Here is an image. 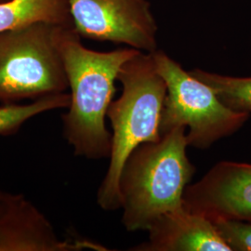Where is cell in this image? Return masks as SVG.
<instances>
[{
	"label": "cell",
	"mask_w": 251,
	"mask_h": 251,
	"mask_svg": "<svg viewBox=\"0 0 251 251\" xmlns=\"http://www.w3.org/2000/svg\"><path fill=\"white\" fill-rule=\"evenodd\" d=\"M56 40L71 90L70 105L62 116L63 137L77 156L109 158L112 134L105 117L117 90L115 83L124 63L141 50H92L81 43L74 27H58Z\"/></svg>",
	"instance_id": "obj_1"
},
{
	"label": "cell",
	"mask_w": 251,
	"mask_h": 251,
	"mask_svg": "<svg viewBox=\"0 0 251 251\" xmlns=\"http://www.w3.org/2000/svg\"><path fill=\"white\" fill-rule=\"evenodd\" d=\"M183 206L209 220L251 223V164L222 161L183 195Z\"/></svg>",
	"instance_id": "obj_8"
},
{
	"label": "cell",
	"mask_w": 251,
	"mask_h": 251,
	"mask_svg": "<svg viewBox=\"0 0 251 251\" xmlns=\"http://www.w3.org/2000/svg\"><path fill=\"white\" fill-rule=\"evenodd\" d=\"M123 90L109 106L113 128L110 163L97 193V203L105 211L121 208L119 179L126 159L135 149L161 138L160 121L167 86L157 72L152 53L139 51L118 74Z\"/></svg>",
	"instance_id": "obj_3"
},
{
	"label": "cell",
	"mask_w": 251,
	"mask_h": 251,
	"mask_svg": "<svg viewBox=\"0 0 251 251\" xmlns=\"http://www.w3.org/2000/svg\"><path fill=\"white\" fill-rule=\"evenodd\" d=\"M109 251L87 239L59 237L50 219L23 194L0 190V251Z\"/></svg>",
	"instance_id": "obj_7"
},
{
	"label": "cell",
	"mask_w": 251,
	"mask_h": 251,
	"mask_svg": "<svg viewBox=\"0 0 251 251\" xmlns=\"http://www.w3.org/2000/svg\"><path fill=\"white\" fill-rule=\"evenodd\" d=\"M0 1H3V0H0Z\"/></svg>",
	"instance_id": "obj_14"
},
{
	"label": "cell",
	"mask_w": 251,
	"mask_h": 251,
	"mask_svg": "<svg viewBox=\"0 0 251 251\" xmlns=\"http://www.w3.org/2000/svg\"><path fill=\"white\" fill-rule=\"evenodd\" d=\"M40 22L74 27L68 0L0 1V34Z\"/></svg>",
	"instance_id": "obj_10"
},
{
	"label": "cell",
	"mask_w": 251,
	"mask_h": 251,
	"mask_svg": "<svg viewBox=\"0 0 251 251\" xmlns=\"http://www.w3.org/2000/svg\"><path fill=\"white\" fill-rule=\"evenodd\" d=\"M190 73L214 90L231 110L251 115V76L236 77L196 68Z\"/></svg>",
	"instance_id": "obj_11"
},
{
	"label": "cell",
	"mask_w": 251,
	"mask_h": 251,
	"mask_svg": "<svg viewBox=\"0 0 251 251\" xmlns=\"http://www.w3.org/2000/svg\"><path fill=\"white\" fill-rule=\"evenodd\" d=\"M70 101V93L63 92L32 100L26 104H3L0 106V135L15 134L32 117L51 110L68 108Z\"/></svg>",
	"instance_id": "obj_12"
},
{
	"label": "cell",
	"mask_w": 251,
	"mask_h": 251,
	"mask_svg": "<svg viewBox=\"0 0 251 251\" xmlns=\"http://www.w3.org/2000/svg\"><path fill=\"white\" fill-rule=\"evenodd\" d=\"M157 72L167 86L160 121V133L188 127V146L208 149L219 140L239 130L249 114L231 110L219 99L214 90L199 80L168 54L152 52Z\"/></svg>",
	"instance_id": "obj_4"
},
{
	"label": "cell",
	"mask_w": 251,
	"mask_h": 251,
	"mask_svg": "<svg viewBox=\"0 0 251 251\" xmlns=\"http://www.w3.org/2000/svg\"><path fill=\"white\" fill-rule=\"evenodd\" d=\"M136 251H231L207 217L182 206L164 213L147 230Z\"/></svg>",
	"instance_id": "obj_9"
},
{
	"label": "cell",
	"mask_w": 251,
	"mask_h": 251,
	"mask_svg": "<svg viewBox=\"0 0 251 251\" xmlns=\"http://www.w3.org/2000/svg\"><path fill=\"white\" fill-rule=\"evenodd\" d=\"M80 37L124 44L152 53L158 27L147 0H68Z\"/></svg>",
	"instance_id": "obj_6"
},
{
	"label": "cell",
	"mask_w": 251,
	"mask_h": 251,
	"mask_svg": "<svg viewBox=\"0 0 251 251\" xmlns=\"http://www.w3.org/2000/svg\"><path fill=\"white\" fill-rule=\"evenodd\" d=\"M212 223L232 251H251V223L233 219H215Z\"/></svg>",
	"instance_id": "obj_13"
},
{
	"label": "cell",
	"mask_w": 251,
	"mask_h": 251,
	"mask_svg": "<svg viewBox=\"0 0 251 251\" xmlns=\"http://www.w3.org/2000/svg\"><path fill=\"white\" fill-rule=\"evenodd\" d=\"M35 23L0 34V102L65 92L69 88L56 33L58 27Z\"/></svg>",
	"instance_id": "obj_5"
},
{
	"label": "cell",
	"mask_w": 251,
	"mask_h": 251,
	"mask_svg": "<svg viewBox=\"0 0 251 251\" xmlns=\"http://www.w3.org/2000/svg\"><path fill=\"white\" fill-rule=\"evenodd\" d=\"M185 127L139 145L126 159L119 179L126 231L148 230L166 212L183 205V195L196 173L189 160Z\"/></svg>",
	"instance_id": "obj_2"
}]
</instances>
